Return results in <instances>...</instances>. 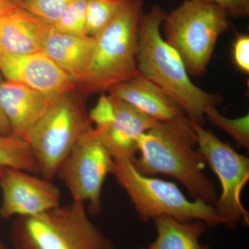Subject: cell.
Segmentation results:
<instances>
[{"mask_svg": "<svg viewBox=\"0 0 249 249\" xmlns=\"http://www.w3.org/2000/svg\"><path fill=\"white\" fill-rule=\"evenodd\" d=\"M89 114L91 122L96 124L95 133L113 158L134 160L139 137L158 122L110 95L103 94Z\"/></svg>", "mask_w": 249, "mask_h": 249, "instance_id": "30bf717a", "label": "cell"}, {"mask_svg": "<svg viewBox=\"0 0 249 249\" xmlns=\"http://www.w3.org/2000/svg\"><path fill=\"white\" fill-rule=\"evenodd\" d=\"M157 237L146 247L139 249H209L201 245V237L207 231V224L201 220L182 222L170 216L153 219Z\"/></svg>", "mask_w": 249, "mask_h": 249, "instance_id": "e0dca14e", "label": "cell"}, {"mask_svg": "<svg viewBox=\"0 0 249 249\" xmlns=\"http://www.w3.org/2000/svg\"><path fill=\"white\" fill-rule=\"evenodd\" d=\"M4 168H2V167H0V178H1V175H2L3 170H4ZM0 249H6L5 246L1 243V241H0Z\"/></svg>", "mask_w": 249, "mask_h": 249, "instance_id": "484cf974", "label": "cell"}, {"mask_svg": "<svg viewBox=\"0 0 249 249\" xmlns=\"http://www.w3.org/2000/svg\"><path fill=\"white\" fill-rule=\"evenodd\" d=\"M93 43V37L65 34L50 25L42 52L80 86L88 71Z\"/></svg>", "mask_w": 249, "mask_h": 249, "instance_id": "2e32d148", "label": "cell"}, {"mask_svg": "<svg viewBox=\"0 0 249 249\" xmlns=\"http://www.w3.org/2000/svg\"><path fill=\"white\" fill-rule=\"evenodd\" d=\"M50 25L10 1L0 8V55L42 52Z\"/></svg>", "mask_w": 249, "mask_h": 249, "instance_id": "4fadbf2b", "label": "cell"}, {"mask_svg": "<svg viewBox=\"0 0 249 249\" xmlns=\"http://www.w3.org/2000/svg\"><path fill=\"white\" fill-rule=\"evenodd\" d=\"M207 1L220 6L234 18L247 17L249 14V0H191Z\"/></svg>", "mask_w": 249, "mask_h": 249, "instance_id": "cb8c5ba5", "label": "cell"}, {"mask_svg": "<svg viewBox=\"0 0 249 249\" xmlns=\"http://www.w3.org/2000/svg\"><path fill=\"white\" fill-rule=\"evenodd\" d=\"M133 160L115 157L111 174L127 193L141 222L168 215L182 222L203 221L211 228L224 225L213 205L190 200L175 183L141 173Z\"/></svg>", "mask_w": 249, "mask_h": 249, "instance_id": "5b68a950", "label": "cell"}, {"mask_svg": "<svg viewBox=\"0 0 249 249\" xmlns=\"http://www.w3.org/2000/svg\"><path fill=\"white\" fill-rule=\"evenodd\" d=\"M205 116L211 124L225 131L240 147L249 148V116L229 119L217 110V106H210L205 109Z\"/></svg>", "mask_w": 249, "mask_h": 249, "instance_id": "ffe728a7", "label": "cell"}, {"mask_svg": "<svg viewBox=\"0 0 249 249\" xmlns=\"http://www.w3.org/2000/svg\"><path fill=\"white\" fill-rule=\"evenodd\" d=\"M9 1H10V0H0V7Z\"/></svg>", "mask_w": 249, "mask_h": 249, "instance_id": "4316f807", "label": "cell"}, {"mask_svg": "<svg viewBox=\"0 0 249 249\" xmlns=\"http://www.w3.org/2000/svg\"><path fill=\"white\" fill-rule=\"evenodd\" d=\"M109 94L158 121H169L185 114L179 106L155 83L139 73L109 88Z\"/></svg>", "mask_w": 249, "mask_h": 249, "instance_id": "9a60e30c", "label": "cell"}, {"mask_svg": "<svg viewBox=\"0 0 249 249\" xmlns=\"http://www.w3.org/2000/svg\"><path fill=\"white\" fill-rule=\"evenodd\" d=\"M0 73L5 80L25 85L53 101L77 86L76 82L42 51L0 55Z\"/></svg>", "mask_w": 249, "mask_h": 249, "instance_id": "7c38bea8", "label": "cell"}, {"mask_svg": "<svg viewBox=\"0 0 249 249\" xmlns=\"http://www.w3.org/2000/svg\"><path fill=\"white\" fill-rule=\"evenodd\" d=\"M139 157L134 166L143 175L162 174L175 178L194 199L215 204L217 191L204 174L206 160L198 149L191 120L183 114L169 121H158L139 137Z\"/></svg>", "mask_w": 249, "mask_h": 249, "instance_id": "6da1fadb", "label": "cell"}, {"mask_svg": "<svg viewBox=\"0 0 249 249\" xmlns=\"http://www.w3.org/2000/svg\"><path fill=\"white\" fill-rule=\"evenodd\" d=\"M70 93L52 103L26 139L39 175L50 181L80 137L93 128L84 102Z\"/></svg>", "mask_w": 249, "mask_h": 249, "instance_id": "52a82bcc", "label": "cell"}, {"mask_svg": "<svg viewBox=\"0 0 249 249\" xmlns=\"http://www.w3.org/2000/svg\"><path fill=\"white\" fill-rule=\"evenodd\" d=\"M12 1H14V2L19 3L21 1H22V0H12Z\"/></svg>", "mask_w": 249, "mask_h": 249, "instance_id": "83f0119b", "label": "cell"}, {"mask_svg": "<svg viewBox=\"0 0 249 249\" xmlns=\"http://www.w3.org/2000/svg\"><path fill=\"white\" fill-rule=\"evenodd\" d=\"M0 188L3 219L37 215L61 205V192L55 183L24 170L4 168Z\"/></svg>", "mask_w": 249, "mask_h": 249, "instance_id": "8fae6325", "label": "cell"}, {"mask_svg": "<svg viewBox=\"0 0 249 249\" xmlns=\"http://www.w3.org/2000/svg\"><path fill=\"white\" fill-rule=\"evenodd\" d=\"M124 0H89L85 21V34L94 37L111 22Z\"/></svg>", "mask_w": 249, "mask_h": 249, "instance_id": "d6986e66", "label": "cell"}, {"mask_svg": "<svg viewBox=\"0 0 249 249\" xmlns=\"http://www.w3.org/2000/svg\"><path fill=\"white\" fill-rule=\"evenodd\" d=\"M2 81L1 79V75L0 73V83ZM0 134L4 135H9L11 134V127H10L9 122L4 116V113L1 111L0 108Z\"/></svg>", "mask_w": 249, "mask_h": 249, "instance_id": "d4e9b609", "label": "cell"}, {"mask_svg": "<svg viewBox=\"0 0 249 249\" xmlns=\"http://www.w3.org/2000/svg\"><path fill=\"white\" fill-rule=\"evenodd\" d=\"M73 0H22L18 3L29 13L47 24H53Z\"/></svg>", "mask_w": 249, "mask_h": 249, "instance_id": "7402d4cb", "label": "cell"}, {"mask_svg": "<svg viewBox=\"0 0 249 249\" xmlns=\"http://www.w3.org/2000/svg\"><path fill=\"white\" fill-rule=\"evenodd\" d=\"M53 102L20 83L9 80L0 83V108L9 122L11 134L24 140Z\"/></svg>", "mask_w": 249, "mask_h": 249, "instance_id": "5bb4252c", "label": "cell"}, {"mask_svg": "<svg viewBox=\"0 0 249 249\" xmlns=\"http://www.w3.org/2000/svg\"><path fill=\"white\" fill-rule=\"evenodd\" d=\"M0 167L39 175V168L27 141L13 134H0Z\"/></svg>", "mask_w": 249, "mask_h": 249, "instance_id": "ac0fdd59", "label": "cell"}, {"mask_svg": "<svg viewBox=\"0 0 249 249\" xmlns=\"http://www.w3.org/2000/svg\"><path fill=\"white\" fill-rule=\"evenodd\" d=\"M114 158L93 128L82 135L55 173L70 191L72 201L88 204V213L102 211L103 185L111 173Z\"/></svg>", "mask_w": 249, "mask_h": 249, "instance_id": "9c48e42d", "label": "cell"}, {"mask_svg": "<svg viewBox=\"0 0 249 249\" xmlns=\"http://www.w3.org/2000/svg\"><path fill=\"white\" fill-rule=\"evenodd\" d=\"M89 1V0H73L52 26L56 30L65 34L85 36V15Z\"/></svg>", "mask_w": 249, "mask_h": 249, "instance_id": "44dd1931", "label": "cell"}, {"mask_svg": "<svg viewBox=\"0 0 249 249\" xmlns=\"http://www.w3.org/2000/svg\"><path fill=\"white\" fill-rule=\"evenodd\" d=\"M191 123L199 152L220 181L222 193L214 205L218 215L229 229H235L242 222L248 225L249 212L242 202V191L249 180L248 157L235 151L209 129Z\"/></svg>", "mask_w": 249, "mask_h": 249, "instance_id": "ba28073f", "label": "cell"}, {"mask_svg": "<svg viewBox=\"0 0 249 249\" xmlns=\"http://www.w3.org/2000/svg\"><path fill=\"white\" fill-rule=\"evenodd\" d=\"M142 0H124L111 22L94 38L89 66L80 88L85 93L108 91L139 74V30Z\"/></svg>", "mask_w": 249, "mask_h": 249, "instance_id": "3957f363", "label": "cell"}, {"mask_svg": "<svg viewBox=\"0 0 249 249\" xmlns=\"http://www.w3.org/2000/svg\"><path fill=\"white\" fill-rule=\"evenodd\" d=\"M227 11L207 1L185 0L165 16V42L182 58L188 73L206 71L218 38L229 29Z\"/></svg>", "mask_w": 249, "mask_h": 249, "instance_id": "8992f818", "label": "cell"}, {"mask_svg": "<svg viewBox=\"0 0 249 249\" xmlns=\"http://www.w3.org/2000/svg\"><path fill=\"white\" fill-rule=\"evenodd\" d=\"M232 57L241 71L249 73V37L247 34L238 36L232 48Z\"/></svg>", "mask_w": 249, "mask_h": 249, "instance_id": "603a6c76", "label": "cell"}, {"mask_svg": "<svg viewBox=\"0 0 249 249\" xmlns=\"http://www.w3.org/2000/svg\"><path fill=\"white\" fill-rule=\"evenodd\" d=\"M10 236L14 249H116L91 222L85 204L75 201L37 215L18 217Z\"/></svg>", "mask_w": 249, "mask_h": 249, "instance_id": "277c9868", "label": "cell"}, {"mask_svg": "<svg viewBox=\"0 0 249 249\" xmlns=\"http://www.w3.org/2000/svg\"><path fill=\"white\" fill-rule=\"evenodd\" d=\"M166 15L160 6L153 5L141 18L139 72L169 96L190 120L204 127L205 109L217 106L221 98L191 81L179 54L162 38L160 28Z\"/></svg>", "mask_w": 249, "mask_h": 249, "instance_id": "7a4b0ae2", "label": "cell"}]
</instances>
